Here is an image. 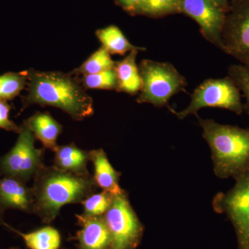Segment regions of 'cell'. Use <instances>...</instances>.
I'll use <instances>...</instances> for the list:
<instances>
[{"label": "cell", "mask_w": 249, "mask_h": 249, "mask_svg": "<svg viewBox=\"0 0 249 249\" xmlns=\"http://www.w3.org/2000/svg\"><path fill=\"white\" fill-rule=\"evenodd\" d=\"M229 76L237 85L240 92L246 98V106L249 115V65H231L229 68Z\"/></svg>", "instance_id": "24"}, {"label": "cell", "mask_w": 249, "mask_h": 249, "mask_svg": "<svg viewBox=\"0 0 249 249\" xmlns=\"http://www.w3.org/2000/svg\"><path fill=\"white\" fill-rule=\"evenodd\" d=\"M222 44L223 52L249 65V0L238 3L231 16H226Z\"/></svg>", "instance_id": "9"}, {"label": "cell", "mask_w": 249, "mask_h": 249, "mask_svg": "<svg viewBox=\"0 0 249 249\" xmlns=\"http://www.w3.org/2000/svg\"><path fill=\"white\" fill-rule=\"evenodd\" d=\"M5 212H6V209L0 204V224L4 226V227L5 224H6V222H5L4 220Z\"/></svg>", "instance_id": "28"}, {"label": "cell", "mask_w": 249, "mask_h": 249, "mask_svg": "<svg viewBox=\"0 0 249 249\" xmlns=\"http://www.w3.org/2000/svg\"><path fill=\"white\" fill-rule=\"evenodd\" d=\"M204 107L228 109L241 115L244 110L240 89L229 76L204 80L192 93L191 103L182 111H173L178 119L194 114Z\"/></svg>", "instance_id": "5"}, {"label": "cell", "mask_w": 249, "mask_h": 249, "mask_svg": "<svg viewBox=\"0 0 249 249\" xmlns=\"http://www.w3.org/2000/svg\"><path fill=\"white\" fill-rule=\"evenodd\" d=\"M114 65L115 62L111 58V54L104 47H101L91 54L73 73L83 76H88L114 68Z\"/></svg>", "instance_id": "19"}, {"label": "cell", "mask_w": 249, "mask_h": 249, "mask_svg": "<svg viewBox=\"0 0 249 249\" xmlns=\"http://www.w3.org/2000/svg\"><path fill=\"white\" fill-rule=\"evenodd\" d=\"M34 214L42 222H53L63 206L81 204L98 189L93 176H80L44 165L34 178Z\"/></svg>", "instance_id": "2"}, {"label": "cell", "mask_w": 249, "mask_h": 249, "mask_svg": "<svg viewBox=\"0 0 249 249\" xmlns=\"http://www.w3.org/2000/svg\"><path fill=\"white\" fill-rule=\"evenodd\" d=\"M11 109V106L7 101L0 100V129L19 134L21 126L18 125L10 119Z\"/></svg>", "instance_id": "25"}, {"label": "cell", "mask_w": 249, "mask_h": 249, "mask_svg": "<svg viewBox=\"0 0 249 249\" xmlns=\"http://www.w3.org/2000/svg\"><path fill=\"white\" fill-rule=\"evenodd\" d=\"M139 68L142 85L137 103L164 107L174 95L185 91L186 78L173 64L145 59L139 64Z\"/></svg>", "instance_id": "4"}, {"label": "cell", "mask_w": 249, "mask_h": 249, "mask_svg": "<svg viewBox=\"0 0 249 249\" xmlns=\"http://www.w3.org/2000/svg\"><path fill=\"white\" fill-rule=\"evenodd\" d=\"M0 204L8 209L34 214V195L32 187L18 178L0 177Z\"/></svg>", "instance_id": "12"}, {"label": "cell", "mask_w": 249, "mask_h": 249, "mask_svg": "<svg viewBox=\"0 0 249 249\" xmlns=\"http://www.w3.org/2000/svg\"><path fill=\"white\" fill-rule=\"evenodd\" d=\"M54 166L80 176H89L88 168L89 151L83 150L73 142L58 145L54 150Z\"/></svg>", "instance_id": "14"}, {"label": "cell", "mask_w": 249, "mask_h": 249, "mask_svg": "<svg viewBox=\"0 0 249 249\" xmlns=\"http://www.w3.org/2000/svg\"><path fill=\"white\" fill-rule=\"evenodd\" d=\"M27 88L22 109L34 105L50 106L61 109L76 121L94 113L93 98L71 73L29 70Z\"/></svg>", "instance_id": "1"}, {"label": "cell", "mask_w": 249, "mask_h": 249, "mask_svg": "<svg viewBox=\"0 0 249 249\" xmlns=\"http://www.w3.org/2000/svg\"><path fill=\"white\" fill-rule=\"evenodd\" d=\"M27 82L28 71L0 75V100L8 101L17 97L27 86Z\"/></svg>", "instance_id": "20"}, {"label": "cell", "mask_w": 249, "mask_h": 249, "mask_svg": "<svg viewBox=\"0 0 249 249\" xmlns=\"http://www.w3.org/2000/svg\"><path fill=\"white\" fill-rule=\"evenodd\" d=\"M211 1L224 11V9L227 7L229 2H231V1H237V0H211Z\"/></svg>", "instance_id": "27"}, {"label": "cell", "mask_w": 249, "mask_h": 249, "mask_svg": "<svg viewBox=\"0 0 249 249\" xmlns=\"http://www.w3.org/2000/svg\"><path fill=\"white\" fill-rule=\"evenodd\" d=\"M89 155L94 169L93 178L98 188L114 196L124 193L119 185L121 173L114 169L106 152L103 149H96L90 150Z\"/></svg>", "instance_id": "13"}, {"label": "cell", "mask_w": 249, "mask_h": 249, "mask_svg": "<svg viewBox=\"0 0 249 249\" xmlns=\"http://www.w3.org/2000/svg\"><path fill=\"white\" fill-rule=\"evenodd\" d=\"M203 137L212 153L214 174L235 178L249 172V128L199 119Z\"/></svg>", "instance_id": "3"}, {"label": "cell", "mask_w": 249, "mask_h": 249, "mask_svg": "<svg viewBox=\"0 0 249 249\" xmlns=\"http://www.w3.org/2000/svg\"><path fill=\"white\" fill-rule=\"evenodd\" d=\"M179 11L193 18L206 40L222 50L226 15L211 0H180Z\"/></svg>", "instance_id": "10"}, {"label": "cell", "mask_w": 249, "mask_h": 249, "mask_svg": "<svg viewBox=\"0 0 249 249\" xmlns=\"http://www.w3.org/2000/svg\"><path fill=\"white\" fill-rule=\"evenodd\" d=\"M36 138L25 122L14 147L0 157V175L19 178L28 183L45 165V150L35 145Z\"/></svg>", "instance_id": "6"}, {"label": "cell", "mask_w": 249, "mask_h": 249, "mask_svg": "<svg viewBox=\"0 0 249 249\" xmlns=\"http://www.w3.org/2000/svg\"><path fill=\"white\" fill-rule=\"evenodd\" d=\"M235 180L230 191L214 196L213 206L216 212L227 214L232 222L239 249H249V172Z\"/></svg>", "instance_id": "8"}, {"label": "cell", "mask_w": 249, "mask_h": 249, "mask_svg": "<svg viewBox=\"0 0 249 249\" xmlns=\"http://www.w3.org/2000/svg\"><path fill=\"white\" fill-rule=\"evenodd\" d=\"M98 40L102 44V47L111 55H124L134 49L145 51L143 47H137L131 43L125 37L122 31L114 25L108 26L96 31Z\"/></svg>", "instance_id": "18"}, {"label": "cell", "mask_w": 249, "mask_h": 249, "mask_svg": "<svg viewBox=\"0 0 249 249\" xmlns=\"http://www.w3.org/2000/svg\"><path fill=\"white\" fill-rule=\"evenodd\" d=\"M139 52V49H134L121 61L115 62L114 68L117 77L116 91L119 92L134 95L142 89V77L137 64Z\"/></svg>", "instance_id": "15"}, {"label": "cell", "mask_w": 249, "mask_h": 249, "mask_svg": "<svg viewBox=\"0 0 249 249\" xmlns=\"http://www.w3.org/2000/svg\"><path fill=\"white\" fill-rule=\"evenodd\" d=\"M180 0H142L139 14L161 16L179 11Z\"/></svg>", "instance_id": "23"}, {"label": "cell", "mask_w": 249, "mask_h": 249, "mask_svg": "<svg viewBox=\"0 0 249 249\" xmlns=\"http://www.w3.org/2000/svg\"><path fill=\"white\" fill-rule=\"evenodd\" d=\"M114 196L108 192L93 193L82 201L83 214L88 216H103L110 207Z\"/></svg>", "instance_id": "21"}, {"label": "cell", "mask_w": 249, "mask_h": 249, "mask_svg": "<svg viewBox=\"0 0 249 249\" xmlns=\"http://www.w3.org/2000/svg\"><path fill=\"white\" fill-rule=\"evenodd\" d=\"M111 237V249H135L142 239L143 227L124 191L114 196L103 215Z\"/></svg>", "instance_id": "7"}, {"label": "cell", "mask_w": 249, "mask_h": 249, "mask_svg": "<svg viewBox=\"0 0 249 249\" xmlns=\"http://www.w3.org/2000/svg\"><path fill=\"white\" fill-rule=\"evenodd\" d=\"M4 227L22 237L24 244L29 249H59L61 246L62 238L60 232L51 226L29 232L19 231L7 223Z\"/></svg>", "instance_id": "17"}, {"label": "cell", "mask_w": 249, "mask_h": 249, "mask_svg": "<svg viewBox=\"0 0 249 249\" xmlns=\"http://www.w3.org/2000/svg\"><path fill=\"white\" fill-rule=\"evenodd\" d=\"M80 230L76 232V249H111V237L103 216L75 215Z\"/></svg>", "instance_id": "11"}, {"label": "cell", "mask_w": 249, "mask_h": 249, "mask_svg": "<svg viewBox=\"0 0 249 249\" xmlns=\"http://www.w3.org/2000/svg\"><path fill=\"white\" fill-rule=\"evenodd\" d=\"M19 249L18 248H9V249Z\"/></svg>", "instance_id": "29"}, {"label": "cell", "mask_w": 249, "mask_h": 249, "mask_svg": "<svg viewBox=\"0 0 249 249\" xmlns=\"http://www.w3.org/2000/svg\"><path fill=\"white\" fill-rule=\"evenodd\" d=\"M26 124L45 148L54 151L57 141L62 132V124L49 112H37L25 121Z\"/></svg>", "instance_id": "16"}, {"label": "cell", "mask_w": 249, "mask_h": 249, "mask_svg": "<svg viewBox=\"0 0 249 249\" xmlns=\"http://www.w3.org/2000/svg\"><path fill=\"white\" fill-rule=\"evenodd\" d=\"M82 85L85 89L116 90L117 89V77L114 68L109 69L83 76Z\"/></svg>", "instance_id": "22"}, {"label": "cell", "mask_w": 249, "mask_h": 249, "mask_svg": "<svg viewBox=\"0 0 249 249\" xmlns=\"http://www.w3.org/2000/svg\"><path fill=\"white\" fill-rule=\"evenodd\" d=\"M121 7L131 14H139L142 0H116Z\"/></svg>", "instance_id": "26"}]
</instances>
